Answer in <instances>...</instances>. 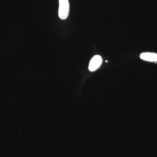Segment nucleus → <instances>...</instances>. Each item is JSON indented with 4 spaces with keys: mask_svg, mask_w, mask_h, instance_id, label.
<instances>
[{
    "mask_svg": "<svg viewBox=\"0 0 157 157\" xmlns=\"http://www.w3.org/2000/svg\"><path fill=\"white\" fill-rule=\"evenodd\" d=\"M70 10L68 0H59V16L61 19L67 18Z\"/></svg>",
    "mask_w": 157,
    "mask_h": 157,
    "instance_id": "f257e3e1",
    "label": "nucleus"
},
{
    "mask_svg": "<svg viewBox=\"0 0 157 157\" xmlns=\"http://www.w3.org/2000/svg\"><path fill=\"white\" fill-rule=\"evenodd\" d=\"M102 63V58L101 56H95L90 61L89 70L91 72L95 71L101 67Z\"/></svg>",
    "mask_w": 157,
    "mask_h": 157,
    "instance_id": "f03ea898",
    "label": "nucleus"
},
{
    "mask_svg": "<svg viewBox=\"0 0 157 157\" xmlns=\"http://www.w3.org/2000/svg\"><path fill=\"white\" fill-rule=\"evenodd\" d=\"M141 59L148 62L157 61V54L152 52H143L140 55Z\"/></svg>",
    "mask_w": 157,
    "mask_h": 157,
    "instance_id": "7ed1b4c3",
    "label": "nucleus"
}]
</instances>
